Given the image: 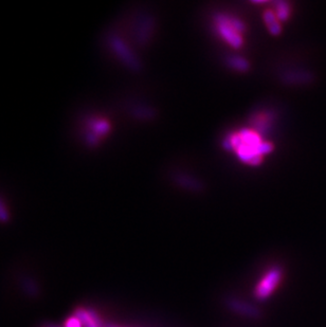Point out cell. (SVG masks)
Here are the masks:
<instances>
[{
    "label": "cell",
    "instance_id": "cell-7",
    "mask_svg": "<svg viewBox=\"0 0 326 327\" xmlns=\"http://www.w3.org/2000/svg\"><path fill=\"white\" fill-rule=\"evenodd\" d=\"M263 19L265 22V24L268 28L269 32L272 35H279L282 32V25L281 22L279 21L277 17L276 13L273 12L272 9H266L263 13Z\"/></svg>",
    "mask_w": 326,
    "mask_h": 327
},
{
    "label": "cell",
    "instance_id": "cell-4",
    "mask_svg": "<svg viewBox=\"0 0 326 327\" xmlns=\"http://www.w3.org/2000/svg\"><path fill=\"white\" fill-rule=\"evenodd\" d=\"M107 44L109 49L113 51V53L116 56V58L129 67L130 69H139V62L136 56L129 49L125 42L116 34H112L107 38Z\"/></svg>",
    "mask_w": 326,
    "mask_h": 327
},
{
    "label": "cell",
    "instance_id": "cell-2",
    "mask_svg": "<svg viewBox=\"0 0 326 327\" xmlns=\"http://www.w3.org/2000/svg\"><path fill=\"white\" fill-rule=\"evenodd\" d=\"M76 135L85 146L95 148L112 132V123L101 115L83 116L76 123Z\"/></svg>",
    "mask_w": 326,
    "mask_h": 327
},
{
    "label": "cell",
    "instance_id": "cell-10",
    "mask_svg": "<svg viewBox=\"0 0 326 327\" xmlns=\"http://www.w3.org/2000/svg\"><path fill=\"white\" fill-rule=\"evenodd\" d=\"M229 66L238 72H245L249 69V63L240 56H233L229 58Z\"/></svg>",
    "mask_w": 326,
    "mask_h": 327
},
{
    "label": "cell",
    "instance_id": "cell-8",
    "mask_svg": "<svg viewBox=\"0 0 326 327\" xmlns=\"http://www.w3.org/2000/svg\"><path fill=\"white\" fill-rule=\"evenodd\" d=\"M272 10L281 23L286 22L291 15V6L286 1H276L273 3Z\"/></svg>",
    "mask_w": 326,
    "mask_h": 327
},
{
    "label": "cell",
    "instance_id": "cell-9",
    "mask_svg": "<svg viewBox=\"0 0 326 327\" xmlns=\"http://www.w3.org/2000/svg\"><path fill=\"white\" fill-rule=\"evenodd\" d=\"M231 308L237 312L243 313V315H247L249 317H256L257 316V309L254 308L252 306H249L246 303L238 302V301H231Z\"/></svg>",
    "mask_w": 326,
    "mask_h": 327
},
{
    "label": "cell",
    "instance_id": "cell-3",
    "mask_svg": "<svg viewBox=\"0 0 326 327\" xmlns=\"http://www.w3.org/2000/svg\"><path fill=\"white\" fill-rule=\"evenodd\" d=\"M213 27L215 33L231 48L237 50L243 47L246 25L239 18L220 13L214 16Z\"/></svg>",
    "mask_w": 326,
    "mask_h": 327
},
{
    "label": "cell",
    "instance_id": "cell-13",
    "mask_svg": "<svg viewBox=\"0 0 326 327\" xmlns=\"http://www.w3.org/2000/svg\"><path fill=\"white\" fill-rule=\"evenodd\" d=\"M46 327H56V326H46Z\"/></svg>",
    "mask_w": 326,
    "mask_h": 327
},
{
    "label": "cell",
    "instance_id": "cell-6",
    "mask_svg": "<svg viewBox=\"0 0 326 327\" xmlns=\"http://www.w3.org/2000/svg\"><path fill=\"white\" fill-rule=\"evenodd\" d=\"M74 317L80 320L82 325L84 327H101V320L96 316V313L93 310H86L83 308H79L75 313Z\"/></svg>",
    "mask_w": 326,
    "mask_h": 327
},
{
    "label": "cell",
    "instance_id": "cell-12",
    "mask_svg": "<svg viewBox=\"0 0 326 327\" xmlns=\"http://www.w3.org/2000/svg\"><path fill=\"white\" fill-rule=\"evenodd\" d=\"M65 327H83V325L79 319H77L76 317H72L67 320L66 324H65Z\"/></svg>",
    "mask_w": 326,
    "mask_h": 327
},
{
    "label": "cell",
    "instance_id": "cell-1",
    "mask_svg": "<svg viewBox=\"0 0 326 327\" xmlns=\"http://www.w3.org/2000/svg\"><path fill=\"white\" fill-rule=\"evenodd\" d=\"M226 149L231 150L245 164L256 166L273 150V144L265 136L252 127L231 133L224 141Z\"/></svg>",
    "mask_w": 326,
    "mask_h": 327
},
{
    "label": "cell",
    "instance_id": "cell-5",
    "mask_svg": "<svg viewBox=\"0 0 326 327\" xmlns=\"http://www.w3.org/2000/svg\"><path fill=\"white\" fill-rule=\"evenodd\" d=\"M282 278V270L279 267H273L267 272L256 288V297L258 300L268 299L276 290Z\"/></svg>",
    "mask_w": 326,
    "mask_h": 327
},
{
    "label": "cell",
    "instance_id": "cell-11",
    "mask_svg": "<svg viewBox=\"0 0 326 327\" xmlns=\"http://www.w3.org/2000/svg\"><path fill=\"white\" fill-rule=\"evenodd\" d=\"M11 219V212L4 196L0 193V222L5 224Z\"/></svg>",
    "mask_w": 326,
    "mask_h": 327
}]
</instances>
